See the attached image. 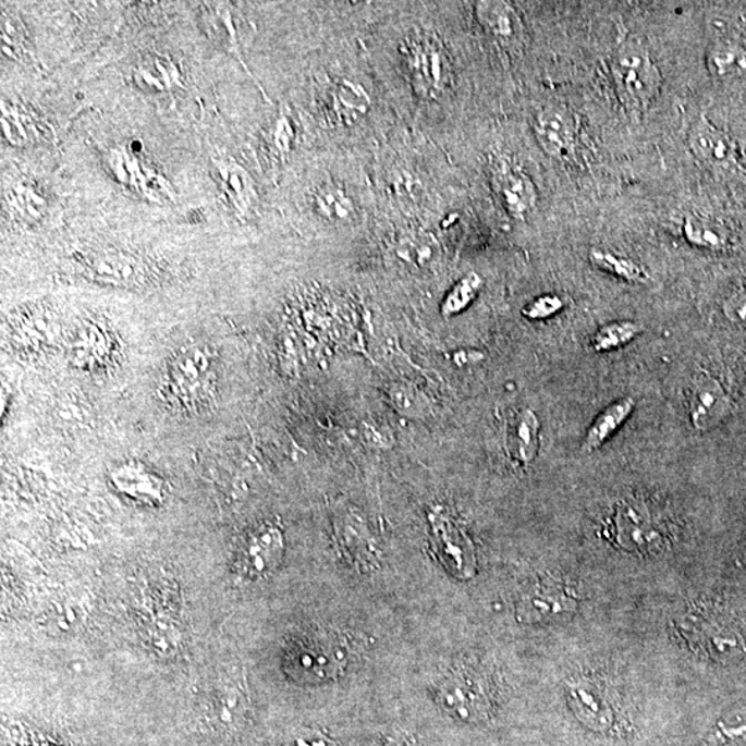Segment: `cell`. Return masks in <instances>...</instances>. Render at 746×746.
I'll use <instances>...</instances> for the list:
<instances>
[{
	"label": "cell",
	"mask_w": 746,
	"mask_h": 746,
	"mask_svg": "<svg viewBox=\"0 0 746 746\" xmlns=\"http://www.w3.org/2000/svg\"><path fill=\"white\" fill-rule=\"evenodd\" d=\"M590 261L597 269L609 272L611 276L621 278L627 282H635L641 284L647 281V272L636 261L627 259V257L612 254V252L594 250L590 254Z\"/></svg>",
	"instance_id": "cell-24"
},
{
	"label": "cell",
	"mask_w": 746,
	"mask_h": 746,
	"mask_svg": "<svg viewBox=\"0 0 746 746\" xmlns=\"http://www.w3.org/2000/svg\"><path fill=\"white\" fill-rule=\"evenodd\" d=\"M708 743L709 746H746V724L733 729L720 724L718 732Z\"/></svg>",
	"instance_id": "cell-30"
},
{
	"label": "cell",
	"mask_w": 746,
	"mask_h": 746,
	"mask_svg": "<svg viewBox=\"0 0 746 746\" xmlns=\"http://www.w3.org/2000/svg\"><path fill=\"white\" fill-rule=\"evenodd\" d=\"M576 601L553 584H539L528 590L517 606V619L535 624L574 611Z\"/></svg>",
	"instance_id": "cell-13"
},
{
	"label": "cell",
	"mask_w": 746,
	"mask_h": 746,
	"mask_svg": "<svg viewBox=\"0 0 746 746\" xmlns=\"http://www.w3.org/2000/svg\"><path fill=\"white\" fill-rule=\"evenodd\" d=\"M534 133L547 156L564 161L573 156L578 143V118L563 106L545 107L534 118Z\"/></svg>",
	"instance_id": "cell-8"
},
{
	"label": "cell",
	"mask_w": 746,
	"mask_h": 746,
	"mask_svg": "<svg viewBox=\"0 0 746 746\" xmlns=\"http://www.w3.org/2000/svg\"><path fill=\"white\" fill-rule=\"evenodd\" d=\"M346 651L333 640H298L286 652L285 669L298 682L329 681L346 666Z\"/></svg>",
	"instance_id": "cell-3"
},
{
	"label": "cell",
	"mask_w": 746,
	"mask_h": 746,
	"mask_svg": "<svg viewBox=\"0 0 746 746\" xmlns=\"http://www.w3.org/2000/svg\"><path fill=\"white\" fill-rule=\"evenodd\" d=\"M114 482L121 491L147 502H157L163 496V484L140 466H125L114 475Z\"/></svg>",
	"instance_id": "cell-22"
},
{
	"label": "cell",
	"mask_w": 746,
	"mask_h": 746,
	"mask_svg": "<svg viewBox=\"0 0 746 746\" xmlns=\"http://www.w3.org/2000/svg\"><path fill=\"white\" fill-rule=\"evenodd\" d=\"M382 746H404V745L400 744V743H395V741H389V743H386Z\"/></svg>",
	"instance_id": "cell-32"
},
{
	"label": "cell",
	"mask_w": 746,
	"mask_h": 746,
	"mask_svg": "<svg viewBox=\"0 0 746 746\" xmlns=\"http://www.w3.org/2000/svg\"><path fill=\"white\" fill-rule=\"evenodd\" d=\"M481 285L482 280L476 272H469V274L463 277L448 292L444 302H442V316L452 317L469 307L470 303L477 297L478 292H480Z\"/></svg>",
	"instance_id": "cell-25"
},
{
	"label": "cell",
	"mask_w": 746,
	"mask_h": 746,
	"mask_svg": "<svg viewBox=\"0 0 746 746\" xmlns=\"http://www.w3.org/2000/svg\"><path fill=\"white\" fill-rule=\"evenodd\" d=\"M616 529L620 543L629 549L651 547L661 538L646 509L632 503L622 505L616 513Z\"/></svg>",
	"instance_id": "cell-15"
},
{
	"label": "cell",
	"mask_w": 746,
	"mask_h": 746,
	"mask_svg": "<svg viewBox=\"0 0 746 746\" xmlns=\"http://www.w3.org/2000/svg\"><path fill=\"white\" fill-rule=\"evenodd\" d=\"M370 107L368 93L352 81L339 80L331 89L333 114L343 123H354L367 114Z\"/></svg>",
	"instance_id": "cell-19"
},
{
	"label": "cell",
	"mask_w": 746,
	"mask_h": 746,
	"mask_svg": "<svg viewBox=\"0 0 746 746\" xmlns=\"http://www.w3.org/2000/svg\"><path fill=\"white\" fill-rule=\"evenodd\" d=\"M212 382V359L203 348L192 347L179 354L168 374L169 395L180 405L203 403Z\"/></svg>",
	"instance_id": "cell-4"
},
{
	"label": "cell",
	"mask_w": 746,
	"mask_h": 746,
	"mask_svg": "<svg viewBox=\"0 0 746 746\" xmlns=\"http://www.w3.org/2000/svg\"><path fill=\"white\" fill-rule=\"evenodd\" d=\"M281 746H333L331 741H329L326 735L318 732H310V730H305V732L293 734L291 738H288Z\"/></svg>",
	"instance_id": "cell-31"
},
{
	"label": "cell",
	"mask_w": 746,
	"mask_h": 746,
	"mask_svg": "<svg viewBox=\"0 0 746 746\" xmlns=\"http://www.w3.org/2000/svg\"><path fill=\"white\" fill-rule=\"evenodd\" d=\"M429 523L437 555L448 573L462 580L473 578L477 563L469 537L441 511L430 513Z\"/></svg>",
	"instance_id": "cell-5"
},
{
	"label": "cell",
	"mask_w": 746,
	"mask_h": 746,
	"mask_svg": "<svg viewBox=\"0 0 746 746\" xmlns=\"http://www.w3.org/2000/svg\"><path fill=\"white\" fill-rule=\"evenodd\" d=\"M724 316L738 327L746 328V290L735 292L723 305Z\"/></svg>",
	"instance_id": "cell-29"
},
{
	"label": "cell",
	"mask_w": 746,
	"mask_h": 746,
	"mask_svg": "<svg viewBox=\"0 0 746 746\" xmlns=\"http://www.w3.org/2000/svg\"><path fill=\"white\" fill-rule=\"evenodd\" d=\"M688 146L698 161L714 171L730 172L739 167L738 151L733 138L705 117H699L689 127Z\"/></svg>",
	"instance_id": "cell-10"
},
{
	"label": "cell",
	"mask_w": 746,
	"mask_h": 746,
	"mask_svg": "<svg viewBox=\"0 0 746 746\" xmlns=\"http://www.w3.org/2000/svg\"><path fill=\"white\" fill-rule=\"evenodd\" d=\"M506 448L514 460L531 463L539 448V421L529 409H522L506 424Z\"/></svg>",
	"instance_id": "cell-16"
},
{
	"label": "cell",
	"mask_w": 746,
	"mask_h": 746,
	"mask_svg": "<svg viewBox=\"0 0 746 746\" xmlns=\"http://www.w3.org/2000/svg\"><path fill=\"white\" fill-rule=\"evenodd\" d=\"M643 332L639 323L632 321H616L604 326L594 337L596 352H610V350L625 346Z\"/></svg>",
	"instance_id": "cell-26"
},
{
	"label": "cell",
	"mask_w": 746,
	"mask_h": 746,
	"mask_svg": "<svg viewBox=\"0 0 746 746\" xmlns=\"http://www.w3.org/2000/svg\"><path fill=\"white\" fill-rule=\"evenodd\" d=\"M683 234L697 248L720 252L732 245V233L722 221L702 215H689L684 219Z\"/></svg>",
	"instance_id": "cell-18"
},
{
	"label": "cell",
	"mask_w": 746,
	"mask_h": 746,
	"mask_svg": "<svg viewBox=\"0 0 746 746\" xmlns=\"http://www.w3.org/2000/svg\"><path fill=\"white\" fill-rule=\"evenodd\" d=\"M284 555V535L274 524L264 523L242 540L239 568L250 579L266 578L274 573Z\"/></svg>",
	"instance_id": "cell-7"
},
{
	"label": "cell",
	"mask_w": 746,
	"mask_h": 746,
	"mask_svg": "<svg viewBox=\"0 0 746 746\" xmlns=\"http://www.w3.org/2000/svg\"><path fill=\"white\" fill-rule=\"evenodd\" d=\"M707 64L718 80L745 78L746 38L738 34L719 35L709 46Z\"/></svg>",
	"instance_id": "cell-14"
},
{
	"label": "cell",
	"mask_w": 746,
	"mask_h": 746,
	"mask_svg": "<svg viewBox=\"0 0 746 746\" xmlns=\"http://www.w3.org/2000/svg\"><path fill=\"white\" fill-rule=\"evenodd\" d=\"M610 66L622 105L632 111H646L662 85L661 71L646 46L626 40L612 54Z\"/></svg>",
	"instance_id": "cell-1"
},
{
	"label": "cell",
	"mask_w": 746,
	"mask_h": 746,
	"mask_svg": "<svg viewBox=\"0 0 746 746\" xmlns=\"http://www.w3.org/2000/svg\"><path fill=\"white\" fill-rule=\"evenodd\" d=\"M476 17L482 28L499 40H516L522 34V20L516 10L506 2H478Z\"/></svg>",
	"instance_id": "cell-17"
},
{
	"label": "cell",
	"mask_w": 746,
	"mask_h": 746,
	"mask_svg": "<svg viewBox=\"0 0 746 746\" xmlns=\"http://www.w3.org/2000/svg\"><path fill=\"white\" fill-rule=\"evenodd\" d=\"M733 404L722 384L709 375H698L689 399V418L699 431H708L722 424L732 413Z\"/></svg>",
	"instance_id": "cell-12"
},
{
	"label": "cell",
	"mask_w": 746,
	"mask_h": 746,
	"mask_svg": "<svg viewBox=\"0 0 746 746\" xmlns=\"http://www.w3.org/2000/svg\"><path fill=\"white\" fill-rule=\"evenodd\" d=\"M317 212L331 221H343L354 215L352 197L342 187L334 184H326L316 193Z\"/></svg>",
	"instance_id": "cell-23"
},
{
	"label": "cell",
	"mask_w": 746,
	"mask_h": 746,
	"mask_svg": "<svg viewBox=\"0 0 746 746\" xmlns=\"http://www.w3.org/2000/svg\"><path fill=\"white\" fill-rule=\"evenodd\" d=\"M571 697L574 699L576 714L589 727L599 730V732L612 727L614 713H612L610 705L600 697V694L585 686L571 689Z\"/></svg>",
	"instance_id": "cell-21"
},
{
	"label": "cell",
	"mask_w": 746,
	"mask_h": 746,
	"mask_svg": "<svg viewBox=\"0 0 746 746\" xmlns=\"http://www.w3.org/2000/svg\"><path fill=\"white\" fill-rule=\"evenodd\" d=\"M437 698L448 713L465 722H480L491 711L486 684L481 677L470 672H460L448 676L441 683Z\"/></svg>",
	"instance_id": "cell-6"
},
{
	"label": "cell",
	"mask_w": 746,
	"mask_h": 746,
	"mask_svg": "<svg viewBox=\"0 0 746 746\" xmlns=\"http://www.w3.org/2000/svg\"><path fill=\"white\" fill-rule=\"evenodd\" d=\"M249 712V699L244 687L236 681H223L210 694L205 708V722L213 733L230 735L245 724Z\"/></svg>",
	"instance_id": "cell-9"
},
{
	"label": "cell",
	"mask_w": 746,
	"mask_h": 746,
	"mask_svg": "<svg viewBox=\"0 0 746 746\" xmlns=\"http://www.w3.org/2000/svg\"><path fill=\"white\" fill-rule=\"evenodd\" d=\"M633 408H635V401L629 398L615 401L609 408H606L589 427L588 433L585 436L583 450L585 452L599 450L620 429V426L629 418Z\"/></svg>",
	"instance_id": "cell-20"
},
{
	"label": "cell",
	"mask_w": 746,
	"mask_h": 746,
	"mask_svg": "<svg viewBox=\"0 0 746 746\" xmlns=\"http://www.w3.org/2000/svg\"><path fill=\"white\" fill-rule=\"evenodd\" d=\"M403 60L406 76L416 95L426 100L439 99L451 84V61L439 36L415 30L405 39Z\"/></svg>",
	"instance_id": "cell-2"
},
{
	"label": "cell",
	"mask_w": 746,
	"mask_h": 746,
	"mask_svg": "<svg viewBox=\"0 0 746 746\" xmlns=\"http://www.w3.org/2000/svg\"><path fill=\"white\" fill-rule=\"evenodd\" d=\"M563 301L555 295H545L535 298L534 302L529 303L526 308H524L523 314L529 320H543L553 316V314L559 313L563 308Z\"/></svg>",
	"instance_id": "cell-28"
},
{
	"label": "cell",
	"mask_w": 746,
	"mask_h": 746,
	"mask_svg": "<svg viewBox=\"0 0 746 746\" xmlns=\"http://www.w3.org/2000/svg\"><path fill=\"white\" fill-rule=\"evenodd\" d=\"M492 187L499 203L512 218L522 219L537 207L538 189L523 169L501 161L492 168Z\"/></svg>",
	"instance_id": "cell-11"
},
{
	"label": "cell",
	"mask_w": 746,
	"mask_h": 746,
	"mask_svg": "<svg viewBox=\"0 0 746 746\" xmlns=\"http://www.w3.org/2000/svg\"><path fill=\"white\" fill-rule=\"evenodd\" d=\"M107 347V342H105V338H101V333L86 331L82 332L80 338H76L74 354L82 363H99V359L105 357V350Z\"/></svg>",
	"instance_id": "cell-27"
}]
</instances>
